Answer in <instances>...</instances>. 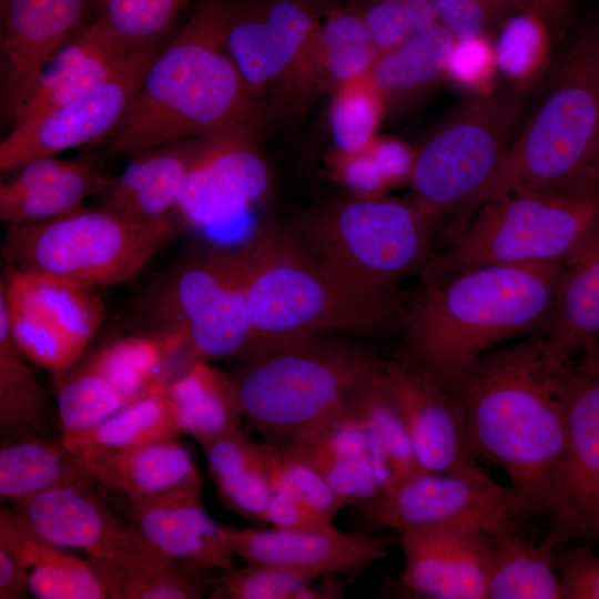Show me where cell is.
Returning <instances> with one entry per match:
<instances>
[{"instance_id":"5bb4252c","label":"cell","mask_w":599,"mask_h":599,"mask_svg":"<svg viewBox=\"0 0 599 599\" xmlns=\"http://www.w3.org/2000/svg\"><path fill=\"white\" fill-rule=\"evenodd\" d=\"M566 437L557 467L547 537L554 547L598 534L599 364L596 355L570 365L565 385Z\"/></svg>"},{"instance_id":"2e32d148","label":"cell","mask_w":599,"mask_h":599,"mask_svg":"<svg viewBox=\"0 0 599 599\" xmlns=\"http://www.w3.org/2000/svg\"><path fill=\"white\" fill-rule=\"evenodd\" d=\"M272 184L255 131L234 129L201 136L175 213L192 229L230 223L258 205Z\"/></svg>"},{"instance_id":"f1b7e54d","label":"cell","mask_w":599,"mask_h":599,"mask_svg":"<svg viewBox=\"0 0 599 599\" xmlns=\"http://www.w3.org/2000/svg\"><path fill=\"white\" fill-rule=\"evenodd\" d=\"M81 363L130 402L164 388L192 366L182 338L162 327L113 339Z\"/></svg>"},{"instance_id":"60d3db41","label":"cell","mask_w":599,"mask_h":599,"mask_svg":"<svg viewBox=\"0 0 599 599\" xmlns=\"http://www.w3.org/2000/svg\"><path fill=\"white\" fill-rule=\"evenodd\" d=\"M189 0H92L94 21L122 51L161 43Z\"/></svg>"},{"instance_id":"d6986e66","label":"cell","mask_w":599,"mask_h":599,"mask_svg":"<svg viewBox=\"0 0 599 599\" xmlns=\"http://www.w3.org/2000/svg\"><path fill=\"white\" fill-rule=\"evenodd\" d=\"M380 380L405 420L425 470L484 471L477 464L459 402L449 387L399 359L384 362Z\"/></svg>"},{"instance_id":"ee69618b","label":"cell","mask_w":599,"mask_h":599,"mask_svg":"<svg viewBox=\"0 0 599 599\" xmlns=\"http://www.w3.org/2000/svg\"><path fill=\"white\" fill-rule=\"evenodd\" d=\"M215 598L229 599H326L335 591L315 587L292 572L264 564L247 562L215 581Z\"/></svg>"},{"instance_id":"1f68e13d","label":"cell","mask_w":599,"mask_h":599,"mask_svg":"<svg viewBox=\"0 0 599 599\" xmlns=\"http://www.w3.org/2000/svg\"><path fill=\"white\" fill-rule=\"evenodd\" d=\"M93 484L78 454L61 439L4 440L0 448V497L14 504L45 490Z\"/></svg>"},{"instance_id":"ab89813d","label":"cell","mask_w":599,"mask_h":599,"mask_svg":"<svg viewBox=\"0 0 599 599\" xmlns=\"http://www.w3.org/2000/svg\"><path fill=\"white\" fill-rule=\"evenodd\" d=\"M31 536V535H30ZM29 589L39 599H108L109 592L94 559H80L31 536Z\"/></svg>"},{"instance_id":"d6a6232c","label":"cell","mask_w":599,"mask_h":599,"mask_svg":"<svg viewBox=\"0 0 599 599\" xmlns=\"http://www.w3.org/2000/svg\"><path fill=\"white\" fill-rule=\"evenodd\" d=\"M455 37L441 24L380 52L368 73L387 106L405 103L432 90L446 79Z\"/></svg>"},{"instance_id":"30bf717a","label":"cell","mask_w":599,"mask_h":599,"mask_svg":"<svg viewBox=\"0 0 599 599\" xmlns=\"http://www.w3.org/2000/svg\"><path fill=\"white\" fill-rule=\"evenodd\" d=\"M525 113L520 92L470 95L416 149L409 200L430 223L484 202Z\"/></svg>"},{"instance_id":"f546056e","label":"cell","mask_w":599,"mask_h":599,"mask_svg":"<svg viewBox=\"0 0 599 599\" xmlns=\"http://www.w3.org/2000/svg\"><path fill=\"white\" fill-rule=\"evenodd\" d=\"M202 448L222 506L250 521L266 524L273 487L265 444L252 443L238 429Z\"/></svg>"},{"instance_id":"b9f144b4","label":"cell","mask_w":599,"mask_h":599,"mask_svg":"<svg viewBox=\"0 0 599 599\" xmlns=\"http://www.w3.org/2000/svg\"><path fill=\"white\" fill-rule=\"evenodd\" d=\"M54 385L61 435L92 428L133 403L81 362Z\"/></svg>"},{"instance_id":"277c9868","label":"cell","mask_w":599,"mask_h":599,"mask_svg":"<svg viewBox=\"0 0 599 599\" xmlns=\"http://www.w3.org/2000/svg\"><path fill=\"white\" fill-rule=\"evenodd\" d=\"M550 75L483 203L526 191L599 195V19L569 35Z\"/></svg>"},{"instance_id":"f907efd6","label":"cell","mask_w":599,"mask_h":599,"mask_svg":"<svg viewBox=\"0 0 599 599\" xmlns=\"http://www.w3.org/2000/svg\"><path fill=\"white\" fill-rule=\"evenodd\" d=\"M326 163L334 181L347 189L352 195L383 196L392 187L369 144L355 152L333 148Z\"/></svg>"},{"instance_id":"4dcf8cb0","label":"cell","mask_w":599,"mask_h":599,"mask_svg":"<svg viewBox=\"0 0 599 599\" xmlns=\"http://www.w3.org/2000/svg\"><path fill=\"white\" fill-rule=\"evenodd\" d=\"M163 392L174 404L181 433L201 446L241 429L244 417L232 377L210 363L194 364Z\"/></svg>"},{"instance_id":"681fc988","label":"cell","mask_w":599,"mask_h":599,"mask_svg":"<svg viewBox=\"0 0 599 599\" xmlns=\"http://www.w3.org/2000/svg\"><path fill=\"white\" fill-rule=\"evenodd\" d=\"M497 71L495 45L490 35L455 41L446 69V79L453 84L470 95H485L495 90Z\"/></svg>"},{"instance_id":"680465c9","label":"cell","mask_w":599,"mask_h":599,"mask_svg":"<svg viewBox=\"0 0 599 599\" xmlns=\"http://www.w3.org/2000/svg\"><path fill=\"white\" fill-rule=\"evenodd\" d=\"M596 361H597V363L599 364V351H598V353L596 354Z\"/></svg>"},{"instance_id":"6da1fadb","label":"cell","mask_w":599,"mask_h":599,"mask_svg":"<svg viewBox=\"0 0 599 599\" xmlns=\"http://www.w3.org/2000/svg\"><path fill=\"white\" fill-rule=\"evenodd\" d=\"M570 363L542 332L478 357L447 387L461 407L477 457L499 467L534 515L550 510L566 437Z\"/></svg>"},{"instance_id":"9f6ffc18","label":"cell","mask_w":599,"mask_h":599,"mask_svg":"<svg viewBox=\"0 0 599 599\" xmlns=\"http://www.w3.org/2000/svg\"><path fill=\"white\" fill-rule=\"evenodd\" d=\"M28 570L21 557L0 547V599L29 598Z\"/></svg>"},{"instance_id":"91938a15","label":"cell","mask_w":599,"mask_h":599,"mask_svg":"<svg viewBox=\"0 0 599 599\" xmlns=\"http://www.w3.org/2000/svg\"><path fill=\"white\" fill-rule=\"evenodd\" d=\"M598 534H599V519H598V527H597Z\"/></svg>"},{"instance_id":"44dd1931","label":"cell","mask_w":599,"mask_h":599,"mask_svg":"<svg viewBox=\"0 0 599 599\" xmlns=\"http://www.w3.org/2000/svg\"><path fill=\"white\" fill-rule=\"evenodd\" d=\"M223 534L234 556L274 566L308 581L336 573L355 576L385 558L397 541L393 536L348 534L335 527L291 531L223 526Z\"/></svg>"},{"instance_id":"9a60e30c","label":"cell","mask_w":599,"mask_h":599,"mask_svg":"<svg viewBox=\"0 0 599 599\" xmlns=\"http://www.w3.org/2000/svg\"><path fill=\"white\" fill-rule=\"evenodd\" d=\"M91 485L52 488L12 510L33 538L47 544L83 549L93 559L120 564L135 573L173 569L111 514Z\"/></svg>"},{"instance_id":"e575fe53","label":"cell","mask_w":599,"mask_h":599,"mask_svg":"<svg viewBox=\"0 0 599 599\" xmlns=\"http://www.w3.org/2000/svg\"><path fill=\"white\" fill-rule=\"evenodd\" d=\"M552 549L520 532L493 535L486 599H562Z\"/></svg>"},{"instance_id":"7c38bea8","label":"cell","mask_w":599,"mask_h":599,"mask_svg":"<svg viewBox=\"0 0 599 599\" xmlns=\"http://www.w3.org/2000/svg\"><path fill=\"white\" fill-rule=\"evenodd\" d=\"M0 309L12 339L54 384L79 361L104 318L97 287L9 267L0 282Z\"/></svg>"},{"instance_id":"7a4b0ae2","label":"cell","mask_w":599,"mask_h":599,"mask_svg":"<svg viewBox=\"0 0 599 599\" xmlns=\"http://www.w3.org/2000/svg\"><path fill=\"white\" fill-rule=\"evenodd\" d=\"M564 264L479 267L402 298L399 361L447 386L478 357L508 338L545 333Z\"/></svg>"},{"instance_id":"ba28073f","label":"cell","mask_w":599,"mask_h":599,"mask_svg":"<svg viewBox=\"0 0 599 599\" xmlns=\"http://www.w3.org/2000/svg\"><path fill=\"white\" fill-rule=\"evenodd\" d=\"M176 233L170 217L143 222L82 205L8 226L1 255L9 267L99 288L133 281Z\"/></svg>"},{"instance_id":"8d00e7d4","label":"cell","mask_w":599,"mask_h":599,"mask_svg":"<svg viewBox=\"0 0 599 599\" xmlns=\"http://www.w3.org/2000/svg\"><path fill=\"white\" fill-rule=\"evenodd\" d=\"M176 410L163 388L151 393L87 430L61 435L71 449H125L177 438Z\"/></svg>"},{"instance_id":"6f0895ef","label":"cell","mask_w":599,"mask_h":599,"mask_svg":"<svg viewBox=\"0 0 599 599\" xmlns=\"http://www.w3.org/2000/svg\"><path fill=\"white\" fill-rule=\"evenodd\" d=\"M317 10H327L339 6L343 0H308Z\"/></svg>"},{"instance_id":"d4e9b609","label":"cell","mask_w":599,"mask_h":599,"mask_svg":"<svg viewBox=\"0 0 599 599\" xmlns=\"http://www.w3.org/2000/svg\"><path fill=\"white\" fill-rule=\"evenodd\" d=\"M201 144V136L164 143L132 160L99 195V207L135 221L169 219Z\"/></svg>"},{"instance_id":"9c48e42d","label":"cell","mask_w":599,"mask_h":599,"mask_svg":"<svg viewBox=\"0 0 599 599\" xmlns=\"http://www.w3.org/2000/svg\"><path fill=\"white\" fill-rule=\"evenodd\" d=\"M420 273L435 284L479 267L501 264L562 263L599 216V195L516 192L489 200Z\"/></svg>"},{"instance_id":"cb8c5ba5","label":"cell","mask_w":599,"mask_h":599,"mask_svg":"<svg viewBox=\"0 0 599 599\" xmlns=\"http://www.w3.org/2000/svg\"><path fill=\"white\" fill-rule=\"evenodd\" d=\"M72 450L93 483L123 493L128 500L202 489V478L193 457L177 438L125 449Z\"/></svg>"},{"instance_id":"7402d4cb","label":"cell","mask_w":599,"mask_h":599,"mask_svg":"<svg viewBox=\"0 0 599 599\" xmlns=\"http://www.w3.org/2000/svg\"><path fill=\"white\" fill-rule=\"evenodd\" d=\"M92 0H4L1 12V104L11 120L38 78L81 29Z\"/></svg>"},{"instance_id":"e0dca14e","label":"cell","mask_w":599,"mask_h":599,"mask_svg":"<svg viewBox=\"0 0 599 599\" xmlns=\"http://www.w3.org/2000/svg\"><path fill=\"white\" fill-rule=\"evenodd\" d=\"M143 49L122 71L93 91L12 126L0 143V169L17 170L39 158L78 148L111 133L160 52Z\"/></svg>"},{"instance_id":"83f0119b","label":"cell","mask_w":599,"mask_h":599,"mask_svg":"<svg viewBox=\"0 0 599 599\" xmlns=\"http://www.w3.org/2000/svg\"><path fill=\"white\" fill-rule=\"evenodd\" d=\"M564 272L552 318L544 333L554 357L599 351V216L582 242L562 262Z\"/></svg>"},{"instance_id":"484cf974","label":"cell","mask_w":599,"mask_h":599,"mask_svg":"<svg viewBox=\"0 0 599 599\" xmlns=\"http://www.w3.org/2000/svg\"><path fill=\"white\" fill-rule=\"evenodd\" d=\"M141 51L133 54L122 51L93 20L81 28L47 64L13 115L12 125L28 122L93 91L114 78Z\"/></svg>"},{"instance_id":"f35d334b","label":"cell","mask_w":599,"mask_h":599,"mask_svg":"<svg viewBox=\"0 0 599 599\" xmlns=\"http://www.w3.org/2000/svg\"><path fill=\"white\" fill-rule=\"evenodd\" d=\"M494 42L498 71L520 93L532 90L547 73L555 37L548 23L531 11H517L498 29Z\"/></svg>"},{"instance_id":"bcb514c9","label":"cell","mask_w":599,"mask_h":599,"mask_svg":"<svg viewBox=\"0 0 599 599\" xmlns=\"http://www.w3.org/2000/svg\"><path fill=\"white\" fill-rule=\"evenodd\" d=\"M358 8L379 53L438 23L429 0H370Z\"/></svg>"},{"instance_id":"603a6c76","label":"cell","mask_w":599,"mask_h":599,"mask_svg":"<svg viewBox=\"0 0 599 599\" xmlns=\"http://www.w3.org/2000/svg\"><path fill=\"white\" fill-rule=\"evenodd\" d=\"M128 501L130 527L171 568L192 573L233 569L234 554L223 526L205 511L202 489Z\"/></svg>"},{"instance_id":"d590c367","label":"cell","mask_w":599,"mask_h":599,"mask_svg":"<svg viewBox=\"0 0 599 599\" xmlns=\"http://www.w3.org/2000/svg\"><path fill=\"white\" fill-rule=\"evenodd\" d=\"M47 394L0 309V432L4 440L52 439ZM2 440V441H4Z\"/></svg>"},{"instance_id":"7dc6e473","label":"cell","mask_w":599,"mask_h":599,"mask_svg":"<svg viewBox=\"0 0 599 599\" xmlns=\"http://www.w3.org/2000/svg\"><path fill=\"white\" fill-rule=\"evenodd\" d=\"M290 447L300 451L316 467L344 506H363L380 495L368 457L332 455L309 445Z\"/></svg>"},{"instance_id":"7bdbcfd3","label":"cell","mask_w":599,"mask_h":599,"mask_svg":"<svg viewBox=\"0 0 599 599\" xmlns=\"http://www.w3.org/2000/svg\"><path fill=\"white\" fill-rule=\"evenodd\" d=\"M387 108L368 74L335 89L328 108L333 148L344 152L365 148L378 134Z\"/></svg>"},{"instance_id":"f5cc1de1","label":"cell","mask_w":599,"mask_h":599,"mask_svg":"<svg viewBox=\"0 0 599 599\" xmlns=\"http://www.w3.org/2000/svg\"><path fill=\"white\" fill-rule=\"evenodd\" d=\"M196 573L165 569L150 575L131 577L123 599H196L202 598L204 583Z\"/></svg>"},{"instance_id":"94428289","label":"cell","mask_w":599,"mask_h":599,"mask_svg":"<svg viewBox=\"0 0 599 599\" xmlns=\"http://www.w3.org/2000/svg\"><path fill=\"white\" fill-rule=\"evenodd\" d=\"M515 1H516V3H517V0H515ZM517 6H518V3H517ZM518 8H519V7H518Z\"/></svg>"},{"instance_id":"4316f807","label":"cell","mask_w":599,"mask_h":599,"mask_svg":"<svg viewBox=\"0 0 599 599\" xmlns=\"http://www.w3.org/2000/svg\"><path fill=\"white\" fill-rule=\"evenodd\" d=\"M284 95L298 98L312 90L335 89L365 77L379 51L359 12L358 4L327 9Z\"/></svg>"},{"instance_id":"ffe728a7","label":"cell","mask_w":599,"mask_h":599,"mask_svg":"<svg viewBox=\"0 0 599 599\" xmlns=\"http://www.w3.org/2000/svg\"><path fill=\"white\" fill-rule=\"evenodd\" d=\"M491 536L467 528L399 532L404 569L394 588L404 598L486 599Z\"/></svg>"},{"instance_id":"f6af8a7d","label":"cell","mask_w":599,"mask_h":599,"mask_svg":"<svg viewBox=\"0 0 599 599\" xmlns=\"http://www.w3.org/2000/svg\"><path fill=\"white\" fill-rule=\"evenodd\" d=\"M273 490L285 493L331 517L344 504L316 467L293 447L265 444Z\"/></svg>"},{"instance_id":"8fae6325","label":"cell","mask_w":599,"mask_h":599,"mask_svg":"<svg viewBox=\"0 0 599 599\" xmlns=\"http://www.w3.org/2000/svg\"><path fill=\"white\" fill-rule=\"evenodd\" d=\"M153 311L162 328L182 338L191 365L255 351L238 248L210 250L175 266L158 286Z\"/></svg>"},{"instance_id":"ac0fdd59","label":"cell","mask_w":599,"mask_h":599,"mask_svg":"<svg viewBox=\"0 0 599 599\" xmlns=\"http://www.w3.org/2000/svg\"><path fill=\"white\" fill-rule=\"evenodd\" d=\"M319 22L317 9L308 0L233 3L225 45L254 98L260 100L272 87L284 91Z\"/></svg>"},{"instance_id":"8992f818","label":"cell","mask_w":599,"mask_h":599,"mask_svg":"<svg viewBox=\"0 0 599 599\" xmlns=\"http://www.w3.org/2000/svg\"><path fill=\"white\" fill-rule=\"evenodd\" d=\"M238 250L256 338L252 354L327 332L370 335L399 317L402 304L345 284L290 229L262 227Z\"/></svg>"},{"instance_id":"db71d44e","label":"cell","mask_w":599,"mask_h":599,"mask_svg":"<svg viewBox=\"0 0 599 599\" xmlns=\"http://www.w3.org/2000/svg\"><path fill=\"white\" fill-rule=\"evenodd\" d=\"M266 524L291 531H314L334 528L333 517L316 510L282 491L273 490L266 510Z\"/></svg>"},{"instance_id":"11a10c76","label":"cell","mask_w":599,"mask_h":599,"mask_svg":"<svg viewBox=\"0 0 599 599\" xmlns=\"http://www.w3.org/2000/svg\"><path fill=\"white\" fill-rule=\"evenodd\" d=\"M520 11L540 16L555 39H564L572 24L576 0H517Z\"/></svg>"},{"instance_id":"c3c4849f","label":"cell","mask_w":599,"mask_h":599,"mask_svg":"<svg viewBox=\"0 0 599 599\" xmlns=\"http://www.w3.org/2000/svg\"><path fill=\"white\" fill-rule=\"evenodd\" d=\"M438 23L455 39L490 35L504 21L520 11L515 0H429Z\"/></svg>"},{"instance_id":"52a82bcc","label":"cell","mask_w":599,"mask_h":599,"mask_svg":"<svg viewBox=\"0 0 599 599\" xmlns=\"http://www.w3.org/2000/svg\"><path fill=\"white\" fill-rule=\"evenodd\" d=\"M430 225L409 199L352 195L304 215L290 230L345 284L400 304L398 284L420 274L433 255Z\"/></svg>"},{"instance_id":"816d5d0a","label":"cell","mask_w":599,"mask_h":599,"mask_svg":"<svg viewBox=\"0 0 599 599\" xmlns=\"http://www.w3.org/2000/svg\"><path fill=\"white\" fill-rule=\"evenodd\" d=\"M562 599H599V555L586 546L552 549Z\"/></svg>"},{"instance_id":"3957f363","label":"cell","mask_w":599,"mask_h":599,"mask_svg":"<svg viewBox=\"0 0 599 599\" xmlns=\"http://www.w3.org/2000/svg\"><path fill=\"white\" fill-rule=\"evenodd\" d=\"M233 2L201 0L150 63L126 111L104 139L116 156L234 129L255 131L261 105L225 45Z\"/></svg>"},{"instance_id":"836d02e7","label":"cell","mask_w":599,"mask_h":599,"mask_svg":"<svg viewBox=\"0 0 599 599\" xmlns=\"http://www.w3.org/2000/svg\"><path fill=\"white\" fill-rule=\"evenodd\" d=\"M380 372L357 405L356 415L366 434L368 458L382 495L427 470L417 458L400 412L383 386Z\"/></svg>"},{"instance_id":"5b68a950","label":"cell","mask_w":599,"mask_h":599,"mask_svg":"<svg viewBox=\"0 0 599 599\" xmlns=\"http://www.w3.org/2000/svg\"><path fill=\"white\" fill-rule=\"evenodd\" d=\"M234 383L243 417L270 443L294 445L353 414L384 361L319 335L243 357Z\"/></svg>"},{"instance_id":"74e56055","label":"cell","mask_w":599,"mask_h":599,"mask_svg":"<svg viewBox=\"0 0 599 599\" xmlns=\"http://www.w3.org/2000/svg\"><path fill=\"white\" fill-rule=\"evenodd\" d=\"M110 176L85 160H78L62 175L17 194H0V220L7 226L34 224L83 205L103 193Z\"/></svg>"},{"instance_id":"4fadbf2b","label":"cell","mask_w":599,"mask_h":599,"mask_svg":"<svg viewBox=\"0 0 599 599\" xmlns=\"http://www.w3.org/2000/svg\"><path fill=\"white\" fill-rule=\"evenodd\" d=\"M368 527L402 532L423 528H467L487 534L519 532L531 516L511 488L478 474L423 471L363 505Z\"/></svg>"}]
</instances>
